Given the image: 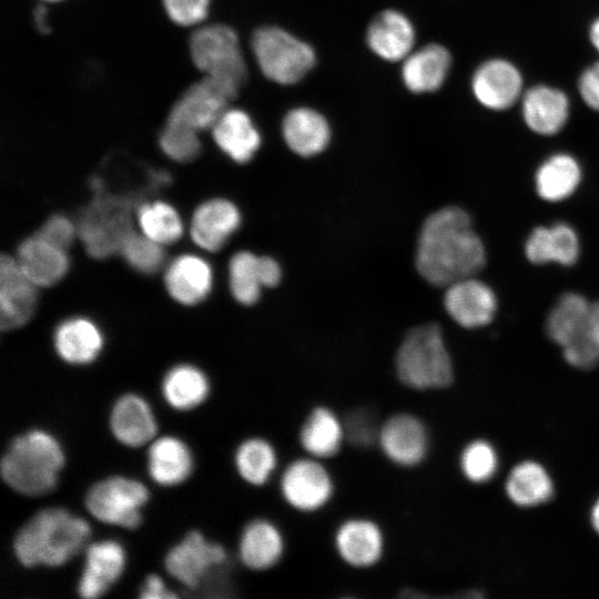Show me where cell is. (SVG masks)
<instances>
[{
	"label": "cell",
	"mask_w": 599,
	"mask_h": 599,
	"mask_svg": "<svg viewBox=\"0 0 599 599\" xmlns=\"http://www.w3.org/2000/svg\"><path fill=\"white\" fill-rule=\"evenodd\" d=\"M212 280L209 263L192 254L176 257L164 274L170 296L183 305H195L203 301L211 291Z\"/></svg>",
	"instance_id": "cell-29"
},
{
	"label": "cell",
	"mask_w": 599,
	"mask_h": 599,
	"mask_svg": "<svg viewBox=\"0 0 599 599\" xmlns=\"http://www.w3.org/2000/svg\"><path fill=\"white\" fill-rule=\"evenodd\" d=\"M109 427L113 437L123 446L139 448L156 436L158 424L149 403L129 393L120 396L110 410Z\"/></svg>",
	"instance_id": "cell-22"
},
{
	"label": "cell",
	"mask_w": 599,
	"mask_h": 599,
	"mask_svg": "<svg viewBox=\"0 0 599 599\" xmlns=\"http://www.w3.org/2000/svg\"><path fill=\"white\" fill-rule=\"evenodd\" d=\"M227 560L225 548L199 530L189 531L164 557L166 572L189 589H196L213 569Z\"/></svg>",
	"instance_id": "cell-12"
},
{
	"label": "cell",
	"mask_w": 599,
	"mask_h": 599,
	"mask_svg": "<svg viewBox=\"0 0 599 599\" xmlns=\"http://www.w3.org/2000/svg\"><path fill=\"white\" fill-rule=\"evenodd\" d=\"M75 232V226H73L68 217L53 215L44 222L37 235L54 246L67 251L73 242Z\"/></svg>",
	"instance_id": "cell-45"
},
{
	"label": "cell",
	"mask_w": 599,
	"mask_h": 599,
	"mask_svg": "<svg viewBox=\"0 0 599 599\" xmlns=\"http://www.w3.org/2000/svg\"><path fill=\"white\" fill-rule=\"evenodd\" d=\"M251 45L263 75L277 84L297 83L316 63L312 45L276 26L256 29Z\"/></svg>",
	"instance_id": "cell-7"
},
{
	"label": "cell",
	"mask_w": 599,
	"mask_h": 599,
	"mask_svg": "<svg viewBox=\"0 0 599 599\" xmlns=\"http://www.w3.org/2000/svg\"><path fill=\"white\" fill-rule=\"evenodd\" d=\"M395 369L399 380L416 390L449 386L453 363L440 327L425 324L410 329L397 351Z\"/></svg>",
	"instance_id": "cell-5"
},
{
	"label": "cell",
	"mask_w": 599,
	"mask_h": 599,
	"mask_svg": "<svg viewBox=\"0 0 599 599\" xmlns=\"http://www.w3.org/2000/svg\"><path fill=\"white\" fill-rule=\"evenodd\" d=\"M176 596L166 588L163 579L156 573L148 575L139 590L140 599H171Z\"/></svg>",
	"instance_id": "cell-46"
},
{
	"label": "cell",
	"mask_w": 599,
	"mask_h": 599,
	"mask_svg": "<svg viewBox=\"0 0 599 599\" xmlns=\"http://www.w3.org/2000/svg\"><path fill=\"white\" fill-rule=\"evenodd\" d=\"M284 549L285 541L281 529L268 519H253L241 532L238 557L247 569H271L280 562Z\"/></svg>",
	"instance_id": "cell-25"
},
{
	"label": "cell",
	"mask_w": 599,
	"mask_h": 599,
	"mask_svg": "<svg viewBox=\"0 0 599 599\" xmlns=\"http://www.w3.org/2000/svg\"><path fill=\"white\" fill-rule=\"evenodd\" d=\"M345 440L343 419L326 406L314 407L298 433L300 445L306 455L319 460L337 455Z\"/></svg>",
	"instance_id": "cell-30"
},
{
	"label": "cell",
	"mask_w": 599,
	"mask_h": 599,
	"mask_svg": "<svg viewBox=\"0 0 599 599\" xmlns=\"http://www.w3.org/2000/svg\"><path fill=\"white\" fill-rule=\"evenodd\" d=\"M232 99L211 79L192 84L172 106L167 119L194 130L212 129Z\"/></svg>",
	"instance_id": "cell-18"
},
{
	"label": "cell",
	"mask_w": 599,
	"mask_h": 599,
	"mask_svg": "<svg viewBox=\"0 0 599 599\" xmlns=\"http://www.w3.org/2000/svg\"><path fill=\"white\" fill-rule=\"evenodd\" d=\"M234 466L238 476L252 486L265 485L277 467L274 446L262 437L243 440L234 454Z\"/></svg>",
	"instance_id": "cell-37"
},
{
	"label": "cell",
	"mask_w": 599,
	"mask_h": 599,
	"mask_svg": "<svg viewBox=\"0 0 599 599\" xmlns=\"http://www.w3.org/2000/svg\"><path fill=\"white\" fill-rule=\"evenodd\" d=\"M37 300V285L22 272L16 258H0V325L13 329L28 322Z\"/></svg>",
	"instance_id": "cell-19"
},
{
	"label": "cell",
	"mask_w": 599,
	"mask_h": 599,
	"mask_svg": "<svg viewBox=\"0 0 599 599\" xmlns=\"http://www.w3.org/2000/svg\"><path fill=\"white\" fill-rule=\"evenodd\" d=\"M240 224L241 214L232 202L213 199L202 203L194 211L190 234L197 246L215 252L226 243Z\"/></svg>",
	"instance_id": "cell-24"
},
{
	"label": "cell",
	"mask_w": 599,
	"mask_h": 599,
	"mask_svg": "<svg viewBox=\"0 0 599 599\" xmlns=\"http://www.w3.org/2000/svg\"><path fill=\"white\" fill-rule=\"evenodd\" d=\"M64 463L58 439L47 430L34 428L11 439L1 457L0 474L13 491L41 497L55 488Z\"/></svg>",
	"instance_id": "cell-3"
},
{
	"label": "cell",
	"mask_w": 599,
	"mask_h": 599,
	"mask_svg": "<svg viewBox=\"0 0 599 599\" xmlns=\"http://www.w3.org/2000/svg\"><path fill=\"white\" fill-rule=\"evenodd\" d=\"M42 1L54 2V1H60V0H42Z\"/></svg>",
	"instance_id": "cell-50"
},
{
	"label": "cell",
	"mask_w": 599,
	"mask_h": 599,
	"mask_svg": "<svg viewBox=\"0 0 599 599\" xmlns=\"http://www.w3.org/2000/svg\"><path fill=\"white\" fill-rule=\"evenodd\" d=\"M146 461L152 480L164 487L184 483L193 470V456L189 446L170 435L154 438L150 443Z\"/></svg>",
	"instance_id": "cell-26"
},
{
	"label": "cell",
	"mask_w": 599,
	"mask_h": 599,
	"mask_svg": "<svg viewBox=\"0 0 599 599\" xmlns=\"http://www.w3.org/2000/svg\"><path fill=\"white\" fill-rule=\"evenodd\" d=\"M195 67L215 82L232 100L247 80V68L236 32L225 24H210L190 38Z\"/></svg>",
	"instance_id": "cell-6"
},
{
	"label": "cell",
	"mask_w": 599,
	"mask_h": 599,
	"mask_svg": "<svg viewBox=\"0 0 599 599\" xmlns=\"http://www.w3.org/2000/svg\"><path fill=\"white\" fill-rule=\"evenodd\" d=\"M525 126L534 134L550 138L568 125L572 103L569 94L560 87L538 82L527 85L517 106Z\"/></svg>",
	"instance_id": "cell-13"
},
{
	"label": "cell",
	"mask_w": 599,
	"mask_h": 599,
	"mask_svg": "<svg viewBox=\"0 0 599 599\" xmlns=\"http://www.w3.org/2000/svg\"><path fill=\"white\" fill-rule=\"evenodd\" d=\"M146 486L134 478L110 476L98 480L84 495V507L95 520L124 529H136L149 501Z\"/></svg>",
	"instance_id": "cell-8"
},
{
	"label": "cell",
	"mask_w": 599,
	"mask_h": 599,
	"mask_svg": "<svg viewBox=\"0 0 599 599\" xmlns=\"http://www.w3.org/2000/svg\"><path fill=\"white\" fill-rule=\"evenodd\" d=\"M377 445L393 464L415 467L427 456L428 432L417 416L398 413L382 424Z\"/></svg>",
	"instance_id": "cell-14"
},
{
	"label": "cell",
	"mask_w": 599,
	"mask_h": 599,
	"mask_svg": "<svg viewBox=\"0 0 599 599\" xmlns=\"http://www.w3.org/2000/svg\"><path fill=\"white\" fill-rule=\"evenodd\" d=\"M576 91L587 109L599 113V58L579 72L576 80Z\"/></svg>",
	"instance_id": "cell-44"
},
{
	"label": "cell",
	"mask_w": 599,
	"mask_h": 599,
	"mask_svg": "<svg viewBox=\"0 0 599 599\" xmlns=\"http://www.w3.org/2000/svg\"><path fill=\"white\" fill-rule=\"evenodd\" d=\"M33 18L37 29L42 33L49 32L47 24V8L44 6H38L33 11Z\"/></svg>",
	"instance_id": "cell-48"
},
{
	"label": "cell",
	"mask_w": 599,
	"mask_h": 599,
	"mask_svg": "<svg viewBox=\"0 0 599 599\" xmlns=\"http://www.w3.org/2000/svg\"><path fill=\"white\" fill-rule=\"evenodd\" d=\"M83 551V568L77 592L83 599L100 598L124 572L125 551L122 545L113 539L88 544Z\"/></svg>",
	"instance_id": "cell-15"
},
{
	"label": "cell",
	"mask_w": 599,
	"mask_h": 599,
	"mask_svg": "<svg viewBox=\"0 0 599 599\" xmlns=\"http://www.w3.org/2000/svg\"><path fill=\"white\" fill-rule=\"evenodd\" d=\"M282 133L286 145L301 156L321 153L331 140L326 118L309 106L291 109L283 119Z\"/></svg>",
	"instance_id": "cell-27"
},
{
	"label": "cell",
	"mask_w": 599,
	"mask_h": 599,
	"mask_svg": "<svg viewBox=\"0 0 599 599\" xmlns=\"http://www.w3.org/2000/svg\"><path fill=\"white\" fill-rule=\"evenodd\" d=\"M160 146L169 158L179 162L191 161L201 151L197 131L169 119L160 134Z\"/></svg>",
	"instance_id": "cell-39"
},
{
	"label": "cell",
	"mask_w": 599,
	"mask_h": 599,
	"mask_svg": "<svg viewBox=\"0 0 599 599\" xmlns=\"http://www.w3.org/2000/svg\"><path fill=\"white\" fill-rule=\"evenodd\" d=\"M219 148L237 163L248 162L261 145V134L251 116L240 109H227L212 128Z\"/></svg>",
	"instance_id": "cell-32"
},
{
	"label": "cell",
	"mask_w": 599,
	"mask_h": 599,
	"mask_svg": "<svg viewBox=\"0 0 599 599\" xmlns=\"http://www.w3.org/2000/svg\"><path fill=\"white\" fill-rule=\"evenodd\" d=\"M415 262L418 273L435 286L446 287L480 272L486 250L467 212L446 206L430 214L420 229Z\"/></svg>",
	"instance_id": "cell-1"
},
{
	"label": "cell",
	"mask_w": 599,
	"mask_h": 599,
	"mask_svg": "<svg viewBox=\"0 0 599 599\" xmlns=\"http://www.w3.org/2000/svg\"><path fill=\"white\" fill-rule=\"evenodd\" d=\"M16 260L22 272L37 286L55 284L69 268L65 251L37 234L26 238L19 245Z\"/></svg>",
	"instance_id": "cell-31"
},
{
	"label": "cell",
	"mask_w": 599,
	"mask_h": 599,
	"mask_svg": "<svg viewBox=\"0 0 599 599\" xmlns=\"http://www.w3.org/2000/svg\"><path fill=\"white\" fill-rule=\"evenodd\" d=\"M579 252L576 231L561 222L534 229L525 244L526 257L538 265L558 263L570 266L577 262Z\"/></svg>",
	"instance_id": "cell-28"
},
{
	"label": "cell",
	"mask_w": 599,
	"mask_h": 599,
	"mask_svg": "<svg viewBox=\"0 0 599 599\" xmlns=\"http://www.w3.org/2000/svg\"><path fill=\"white\" fill-rule=\"evenodd\" d=\"M53 344L57 354L72 365L93 362L103 346V337L98 326L83 317L62 322L55 329Z\"/></svg>",
	"instance_id": "cell-33"
},
{
	"label": "cell",
	"mask_w": 599,
	"mask_h": 599,
	"mask_svg": "<svg viewBox=\"0 0 599 599\" xmlns=\"http://www.w3.org/2000/svg\"><path fill=\"white\" fill-rule=\"evenodd\" d=\"M591 524L595 530L599 534V499L596 501L591 509L590 515Z\"/></svg>",
	"instance_id": "cell-49"
},
{
	"label": "cell",
	"mask_w": 599,
	"mask_h": 599,
	"mask_svg": "<svg viewBox=\"0 0 599 599\" xmlns=\"http://www.w3.org/2000/svg\"><path fill=\"white\" fill-rule=\"evenodd\" d=\"M365 39L369 50L379 59L402 62L415 49L416 32L406 14L386 9L370 21Z\"/></svg>",
	"instance_id": "cell-21"
},
{
	"label": "cell",
	"mask_w": 599,
	"mask_h": 599,
	"mask_svg": "<svg viewBox=\"0 0 599 599\" xmlns=\"http://www.w3.org/2000/svg\"><path fill=\"white\" fill-rule=\"evenodd\" d=\"M460 467L468 480L477 484L486 483L498 467L496 450L485 440H475L463 450Z\"/></svg>",
	"instance_id": "cell-41"
},
{
	"label": "cell",
	"mask_w": 599,
	"mask_h": 599,
	"mask_svg": "<svg viewBox=\"0 0 599 599\" xmlns=\"http://www.w3.org/2000/svg\"><path fill=\"white\" fill-rule=\"evenodd\" d=\"M132 204L124 197L98 195L82 213L77 232L87 252L104 258L116 252L132 233Z\"/></svg>",
	"instance_id": "cell-9"
},
{
	"label": "cell",
	"mask_w": 599,
	"mask_h": 599,
	"mask_svg": "<svg viewBox=\"0 0 599 599\" xmlns=\"http://www.w3.org/2000/svg\"><path fill=\"white\" fill-rule=\"evenodd\" d=\"M229 276L233 297L248 306L258 301L263 287L278 284L282 272L278 263L272 257L242 251L231 258Z\"/></svg>",
	"instance_id": "cell-23"
},
{
	"label": "cell",
	"mask_w": 599,
	"mask_h": 599,
	"mask_svg": "<svg viewBox=\"0 0 599 599\" xmlns=\"http://www.w3.org/2000/svg\"><path fill=\"white\" fill-rule=\"evenodd\" d=\"M280 491L293 509L313 512L328 504L334 494V481L322 460L306 456L294 459L284 468Z\"/></svg>",
	"instance_id": "cell-11"
},
{
	"label": "cell",
	"mask_w": 599,
	"mask_h": 599,
	"mask_svg": "<svg viewBox=\"0 0 599 599\" xmlns=\"http://www.w3.org/2000/svg\"><path fill=\"white\" fill-rule=\"evenodd\" d=\"M453 67V55L440 43L414 49L402 61V81L415 94L433 93L446 83Z\"/></svg>",
	"instance_id": "cell-20"
},
{
	"label": "cell",
	"mask_w": 599,
	"mask_h": 599,
	"mask_svg": "<svg viewBox=\"0 0 599 599\" xmlns=\"http://www.w3.org/2000/svg\"><path fill=\"white\" fill-rule=\"evenodd\" d=\"M91 536L89 522L63 507L37 511L12 540L16 559L24 568H55L84 550Z\"/></svg>",
	"instance_id": "cell-2"
},
{
	"label": "cell",
	"mask_w": 599,
	"mask_h": 599,
	"mask_svg": "<svg viewBox=\"0 0 599 599\" xmlns=\"http://www.w3.org/2000/svg\"><path fill=\"white\" fill-rule=\"evenodd\" d=\"M581 180L578 160L568 152H557L545 159L535 174L538 195L549 202L569 197Z\"/></svg>",
	"instance_id": "cell-34"
},
{
	"label": "cell",
	"mask_w": 599,
	"mask_h": 599,
	"mask_svg": "<svg viewBox=\"0 0 599 599\" xmlns=\"http://www.w3.org/2000/svg\"><path fill=\"white\" fill-rule=\"evenodd\" d=\"M446 288L445 309L458 325L479 328L493 321L497 311V297L486 283L470 276Z\"/></svg>",
	"instance_id": "cell-16"
},
{
	"label": "cell",
	"mask_w": 599,
	"mask_h": 599,
	"mask_svg": "<svg viewBox=\"0 0 599 599\" xmlns=\"http://www.w3.org/2000/svg\"><path fill=\"white\" fill-rule=\"evenodd\" d=\"M469 88L479 106L500 113L518 106L527 84L519 64L507 57L493 55L476 65Z\"/></svg>",
	"instance_id": "cell-10"
},
{
	"label": "cell",
	"mask_w": 599,
	"mask_h": 599,
	"mask_svg": "<svg viewBox=\"0 0 599 599\" xmlns=\"http://www.w3.org/2000/svg\"><path fill=\"white\" fill-rule=\"evenodd\" d=\"M546 331L572 367L599 365V301L591 302L576 292L562 294L550 309Z\"/></svg>",
	"instance_id": "cell-4"
},
{
	"label": "cell",
	"mask_w": 599,
	"mask_h": 599,
	"mask_svg": "<svg viewBox=\"0 0 599 599\" xmlns=\"http://www.w3.org/2000/svg\"><path fill=\"white\" fill-rule=\"evenodd\" d=\"M509 499L520 507H534L549 500L554 485L546 469L535 461L518 464L506 481Z\"/></svg>",
	"instance_id": "cell-36"
},
{
	"label": "cell",
	"mask_w": 599,
	"mask_h": 599,
	"mask_svg": "<svg viewBox=\"0 0 599 599\" xmlns=\"http://www.w3.org/2000/svg\"><path fill=\"white\" fill-rule=\"evenodd\" d=\"M170 19L180 26H193L205 19L210 0H163Z\"/></svg>",
	"instance_id": "cell-43"
},
{
	"label": "cell",
	"mask_w": 599,
	"mask_h": 599,
	"mask_svg": "<svg viewBox=\"0 0 599 599\" xmlns=\"http://www.w3.org/2000/svg\"><path fill=\"white\" fill-rule=\"evenodd\" d=\"M345 438L357 448H368L377 444L382 424L373 412L365 407H357L348 412L343 418Z\"/></svg>",
	"instance_id": "cell-42"
},
{
	"label": "cell",
	"mask_w": 599,
	"mask_h": 599,
	"mask_svg": "<svg viewBox=\"0 0 599 599\" xmlns=\"http://www.w3.org/2000/svg\"><path fill=\"white\" fill-rule=\"evenodd\" d=\"M587 39L599 58V14L595 16L587 27Z\"/></svg>",
	"instance_id": "cell-47"
},
{
	"label": "cell",
	"mask_w": 599,
	"mask_h": 599,
	"mask_svg": "<svg viewBox=\"0 0 599 599\" xmlns=\"http://www.w3.org/2000/svg\"><path fill=\"white\" fill-rule=\"evenodd\" d=\"M334 546L345 564L364 569L373 567L382 559L385 538L377 522L369 518L354 517L337 527Z\"/></svg>",
	"instance_id": "cell-17"
},
{
	"label": "cell",
	"mask_w": 599,
	"mask_h": 599,
	"mask_svg": "<svg viewBox=\"0 0 599 599\" xmlns=\"http://www.w3.org/2000/svg\"><path fill=\"white\" fill-rule=\"evenodd\" d=\"M120 253L133 268L146 274L156 272L164 261L162 245L143 233H130L124 240Z\"/></svg>",
	"instance_id": "cell-40"
},
{
	"label": "cell",
	"mask_w": 599,
	"mask_h": 599,
	"mask_svg": "<svg viewBox=\"0 0 599 599\" xmlns=\"http://www.w3.org/2000/svg\"><path fill=\"white\" fill-rule=\"evenodd\" d=\"M136 220L141 232L161 245L174 243L183 234L177 212L161 201L142 204L138 209Z\"/></svg>",
	"instance_id": "cell-38"
},
{
	"label": "cell",
	"mask_w": 599,
	"mask_h": 599,
	"mask_svg": "<svg viewBox=\"0 0 599 599\" xmlns=\"http://www.w3.org/2000/svg\"><path fill=\"white\" fill-rule=\"evenodd\" d=\"M161 392L170 407L186 412L205 402L210 393V383L200 368L190 364H179L164 375Z\"/></svg>",
	"instance_id": "cell-35"
}]
</instances>
